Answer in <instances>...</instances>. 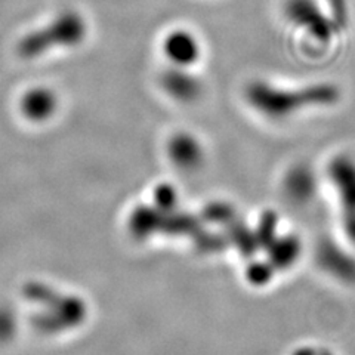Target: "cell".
Wrapping results in <instances>:
<instances>
[{
  "label": "cell",
  "instance_id": "6da1fadb",
  "mask_svg": "<svg viewBox=\"0 0 355 355\" xmlns=\"http://www.w3.org/2000/svg\"><path fill=\"white\" fill-rule=\"evenodd\" d=\"M246 94L253 105L268 114H287L306 104L330 103L338 95L335 87L327 85L311 86L301 91H283L266 82H253Z\"/></svg>",
  "mask_w": 355,
  "mask_h": 355
},
{
  "label": "cell",
  "instance_id": "7a4b0ae2",
  "mask_svg": "<svg viewBox=\"0 0 355 355\" xmlns=\"http://www.w3.org/2000/svg\"><path fill=\"white\" fill-rule=\"evenodd\" d=\"M284 14L288 21L304 28L315 42L327 44L333 39L335 24L321 12L314 0H287Z\"/></svg>",
  "mask_w": 355,
  "mask_h": 355
},
{
  "label": "cell",
  "instance_id": "3957f363",
  "mask_svg": "<svg viewBox=\"0 0 355 355\" xmlns=\"http://www.w3.org/2000/svg\"><path fill=\"white\" fill-rule=\"evenodd\" d=\"M87 33V24L83 17L76 12H67L53 22L52 27L44 30L30 44L33 52L48 49L52 44L60 46H74L85 40Z\"/></svg>",
  "mask_w": 355,
  "mask_h": 355
},
{
  "label": "cell",
  "instance_id": "277c9868",
  "mask_svg": "<svg viewBox=\"0 0 355 355\" xmlns=\"http://www.w3.org/2000/svg\"><path fill=\"white\" fill-rule=\"evenodd\" d=\"M163 52L176 67L193 65L200 58L198 40L193 33L185 30H175L166 36L163 42Z\"/></svg>",
  "mask_w": 355,
  "mask_h": 355
},
{
  "label": "cell",
  "instance_id": "5b68a950",
  "mask_svg": "<svg viewBox=\"0 0 355 355\" xmlns=\"http://www.w3.org/2000/svg\"><path fill=\"white\" fill-rule=\"evenodd\" d=\"M162 83L166 91L178 99H193L200 92V83L190 73L181 69H171L162 76Z\"/></svg>",
  "mask_w": 355,
  "mask_h": 355
},
{
  "label": "cell",
  "instance_id": "8992f818",
  "mask_svg": "<svg viewBox=\"0 0 355 355\" xmlns=\"http://www.w3.org/2000/svg\"><path fill=\"white\" fill-rule=\"evenodd\" d=\"M330 5L335 8V14H333V24L342 27L345 24L347 19V9H345V2L343 0H330Z\"/></svg>",
  "mask_w": 355,
  "mask_h": 355
}]
</instances>
